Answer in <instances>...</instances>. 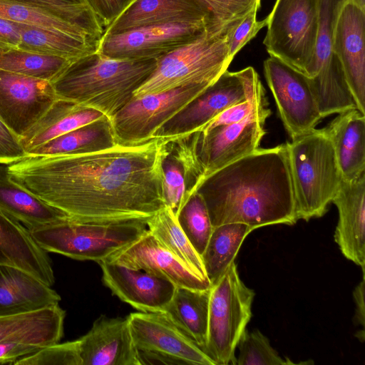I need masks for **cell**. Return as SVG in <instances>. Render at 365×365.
<instances>
[{"label": "cell", "mask_w": 365, "mask_h": 365, "mask_svg": "<svg viewBox=\"0 0 365 365\" xmlns=\"http://www.w3.org/2000/svg\"><path fill=\"white\" fill-rule=\"evenodd\" d=\"M0 265L21 269L51 287V259L20 222L0 212Z\"/></svg>", "instance_id": "cell-21"}, {"label": "cell", "mask_w": 365, "mask_h": 365, "mask_svg": "<svg viewBox=\"0 0 365 365\" xmlns=\"http://www.w3.org/2000/svg\"><path fill=\"white\" fill-rule=\"evenodd\" d=\"M266 19L267 53L307 76L314 60L319 1L276 0Z\"/></svg>", "instance_id": "cell-9"}, {"label": "cell", "mask_w": 365, "mask_h": 365, "mask_svg": "<svg viewBox=\"0 0 365 365\" xmlns=\"http://www.w3.org/2000/svg\"><path fill=\"white\" fill-rule=\"evenodd\" d=\"M157 61L116 59L96 51L72 60L51 83L58 98L96 109L110 118L133 99Z\"/></svg>", "instance_id": "cell-3"}, {"label": "cell", "mask_w": 365, "mask_h": 365, "mask_svg": "<svg viewBox=\"0 0 365 365\" xmlns=\"http://www.w3.org/2000/svg\"><path fill=\"white\" fill-rule=\"evenodd\" d=\"M81 1H84L83 0H81Z\"/></svg>", "instance_id": "cell-50"}, {"label": "cell", "mask_w": 365, "mask_h": 365, "mask_svg": "<svg viewBox=\"0 0 365 365\" xmlns=\"http://www.w3.org/2000/svg\"><path fill=\"white\" fill-rule=\"evenodd\" d=\"M365 9L346 0L339 14L332 40L357 109L365 113Z\"/></svg>", "instance_id": "cell-16"}, {"label": "cell", "mask_w": 365, "mask_h": 365, "mask_svg": "<svg viewBox=\"0 0 365 365\" xmlns=\"http://www.w3.org/2000/svg\"><path fill=\"white\" fill-rule=\"evenodd\" d=\"M235 365H284L294 364L283 359L271 346L269 339L258 329L245 330L237 346Z\"/></svg>", "instance_id": "cell-38"}, {"label": "cell", "mask_w": 365, "mask_h": 365, "mask_svg": "<svg viewBox=\"0 0 365 365\" xmlns=\"http://www.w3.org/2000/svg\"><path fill=\"white\" fill-rule=\"evenodd\" d=\"M324 129L343 180L351 181L365 173V113L357 108L338 113Z\"/></svg>", "instance_id": "cell-24"}, {"label": "cell", "mask_w": 365, "mask_h": 365, "mask_svg": "<svg viewBox=\"0 0 365 365\" xmlns=\"http://www.w3.org/2000/svg\"><path fill=\"white\" fill-rule=\"evenodd\" d=\"M261 3L257 4L237 24L226 32L229 54L232 59L250 41L267 25V19L257 21V14Z\"/></svg>", "instance_id": "cell-43"}, {"label": "cell", "mask_w": 365, "mask_h": 365, "mask_svg": "<svg viewBox=\"0 0 365 365\" xmlns=\"http://www.w3.org/2000/svg\"><path fill=\"white\" fill-rule=\"evenodd\" d=\"M362 267V279L355 287L353 292V297L356 304V311L354 321L356 324L361 325L364 328L365 322V305H364V288H365V272Z\"/></svg>", "instance_id": "cell-47"}, {"label": "cell", "mask_w": 365, "mask_h": 365, "mask_svg": "<svg viewBox=\"0 0 365 365\" xmlns=\"http://www.w3.org/2000/svg\"><path fill=\"white\" fill-rule=\"evenodd\" d=\"M176 140H177V139H176ZM171 145H172V143H171ZM171 145H170V148H171ZM171 150H172V148H171ZM173 153H174L173 152ZM174 155H175V154H174ZM175 156H176V155H175ZM178 160H179V159H178ZM180 163H181V162H180ZM181 164H182V163H181ZM182 167H183V166H182ZM183 169H184V168H183ZM184 172H185V171H184ZM185 178H186V180H187V181H188L189 182H192V183H193V184L195 185V186H196V187H197L196 183H195L193 180L188 179L186 176H185ZM196 187H195V188H196Z\"/></svg>", "instance_id": "cell-49"}, {"label": "cell", "mask_w": 365, "mask_h": 365, "mask_svg": "<svg viewBox=\"0 0 365 365\" xmlns=\"http://www.w3.org/2000/svg\"><path fill=\"white\" fill-rule=\"evenodd\" d=\"M61 296L27 272L0 265V317L37 311L58 304Z\"/></svg>", "instance_id": "cell-23"}, {"label": "cell", "mask_w": 365, "mask_h": 365, "mask_svg": "<svg viewBox=\"0 0 365 365\" xmlns=\"http://www.w3.org/2000/svg\"><path fill=\"white\" fill-rule=\"evenodd\" d=\"M351 1L356 4H358L359 6H361L363 9H365V0H348Z\"/></svg>", "instance_id": "cell-48"}, {"label": "cell", "mask_w": 365, "mask_h": 365, "mask_svg": "<svg viewBox=\"0 0 365 365\" xmlns=\"http://www.w3.org/2000/svg\"><path fill=\"white\" fill-rule=\"evenodd\" d=\"M263 66L267 85L290 138L315 128L322 118L307 76L274 56L267 58Z\"/></svg>", "instance_id": "cell-13"}, {"label": "cell", "mask_w": 365, "mask_h": 365, "mask_svg": "<svg viewBox=\"0 0 365 365\" xmlns=\"http://www.w3.org/2000/svg\"><path fill=\"white\" fill-rule=\"evenodd\" d=\"M255 296L241 280L235 261L212 284L205 351L216 365H235V349L252 317Z\"/></svg>", "instance_id": "cell-8"}, {"label": "cell", "mask_w": 365, "mask_h": 365, "mask_svg": "<svg viewBox=\"0 0 365 365\" xmlns=\"http://www.w3.org/2000/svg\"><path fill=\"white\" fill-rule=\"evenodd\" d=\"M102 282L121 301L142 312H163L176 286L143 269L101 261Z\"/></svg>", "instance_id": "cell-17"}, {"label": "cell", "mask_w": 365, "mask_h": 365, "mask_svg": "<svg viewBox=\"0 0 365 365\" xmlns=\"http://www.w3.org/2000/svg\"><path fill=\"white\" fill-rule=\"evenodd\" d=\"M331 202L339 212L335 242L347 259L365 267V173L351 181L342 180Z\"/></svg>", "instance_id": "cell-20"}, {"label": "cell", "mask_w": 365, "mask_h": 365, "mask_svg": "<svg viewBox=\"0 0 365 365\" xmlns=\"http://www.w3.org/2000/svg\"><path fill=\"white\" fill-rule=\"evenodd\" d=\"M189 241L201 256L213 230L209 212L202 195L196 192L176 216Z\"/></svg>", "instance_id": "cell-35"}, {"label": "cell", "mask_w": 365, "mask_h": 365, "mask_svg": "<svg viewBox=\"0 0 365 365\" xmlns=\"http://www.w3.org/2000/svg\"><path fill=\"white\" fill-rule=\"evenodd\" d=\"M286 146L297 221L322 217L343 180L331 140L324 128H313Z\"/></svg>", "instance_id": "cell-4"}, {"label": "cell", "mask_w": 365, "mask_h": 365, "mask_svg": "<svg viewBox=\"0 0 365 365\" xmlns=\"http://www.w3.org/2000/svg\"><path fill=\"white\" fill-rule=\"evenodd\" d=\"M48 9L74 22L101 38L104 29L88 5L81 0H20Z\"/></svg>", "instance_id": "cell-39"}, {"label": "cell", "mask_w": 365, "mask_h": 365, "mask_svg": "<svg viewBox=\"0 0 365 365\" xmlns=\"http://www.w3.org/2000/svg\"><path fill=\"white\" fill-rule=\"evenodd\" d=\"M207 32L210 31L205 21L146 26L118 34H103L98 51L116 59H158Z\"/></svg>", "instance_id": "cell-11"}, {"label": "cell", "mask_w": 365, "mask_h": 365, "mask_svg": "<svg viewBox=\"0 0 365 365\" xmlns=\"http://www.w3.org/2000/svg\"><path fill=\"white\" fill-rule=\"evenodd\" d=\"M20 42L18 24L0 18V52L19 50Z\"/></svg>", "instance_id": "cell-46"}, {"label": "cell", "mask_w": 365, "mask_h": 365, "mask_svg": "<svg viewBox=\"0 0 365 365\" xmlns=\"http://www.w3.org/2000/svg\"><path fill=\"white\" fill-rule=\"evenodd\" d=\"M163 171L166 206L177 216L185 204V177L182 164L170 150L163 162Z\"/></svg>", "instance_id": "cell-42"}, {"label": "cell", "mask_w": 365, "mask_h": 365, "mask_svg": "<svg viewBox=\"0 0 365 365\" xmlns=\"http://www.w3.org/2000/svg\"><path fill=\"white\" fill-rule=\"evenodd\" d=\"M193 21H205L210 29L207 14L197 0H133L104 29L103 34L151 25Z\"/></svg>", "instance_id": "cell-22"}, {"label": "cell", "mask_w": 365, "mask_h": 365, "mask_svg": "<svg viewBox=\"0 0 365 365\" xmlns=\"http://www.w3.org/2000/svg\"><path fill=\"white\" fill-rule=\"evenodd\" d=\"M105 116L96 109L57 98L19 140L28 154L38 146Z\"/></svg>", "instance_id": "cell-26"}, {"label": "cell", "mask_w": 365, "mask_h": 365, "mask_svg": "<svg viewBox=\"0 0 365 365\" xmlns=\"http://www.w3.org/2000/svg\"><path fill=\"white\" fill-rule=\"evenodd\" d=\"M65 317L66 311L58 304L28 313L0 317V341L14 333Z\"/></svg>", "instance_id": "cell-41"}, {"label": "cell", "mask_w": 365, "mask_h": 365, "mask_svg": "<svg viewBox=\"0 0 365 365\" xmlns=\"http://www.w3.org/2000/svg\"><path fill=\"white\" fill-rule=\"evenodd\" d=\"M210 296V289L194 290L176 287L171 300L163 312L205 351Z\"/></svg>", "instance_id": "cell-28"}, {"label": "cell", "mask_w": 365, "mask_h": 365, "mask_svg": "<svg viewBox=\"0 0 365 365\" xmlns=\"http://www.w3.org/2000/svg\"><path fill=\"white\" fill-rule=\"evenodd\" d=\"M72 60L23 50L0 52V69L52 81Z\"/></svg>", "instance_id": "cell-34"}, {"label": "cell", "mask_w": 365, "mask_h": 365, "mask_svg": "<svg viewBox=\"0 0 365 365\" xmlns=\"http://www.w3.org/2000/svg\"><path fill=\"white\" fill-rule=\"evenodd\" d=\"M257 71L248 66L236 72L225 71L199 96L168 121L155 137L182 138L199 131L226 108L247 101Z\"/></svg>", "instance_id": "cell-12"}, {"label": "cell", "mask_w": 365, "mask_h": 365, "mask_svg": "<svg viewBox=\"0 0 365 365\" xmlns=\"http://www.w3.org/2000/svg\"><path fill=\"white\" fill-rule=\"evenodd\" d=\"M232 61L226 33L207 32L158 58L154 71L135 90L133 98L187 85L210 86Z\"/></svg>", "instance_id": "cell-7"}, {"label": "cell", "mask_w": 365, "mask_h": 365, "mask_svg": "<svg viewBox=\"0 0 365 365\" xmlns=\"http://www.w3.org/2000/svg\"><path fill=\"white\" fill-rule=\"evenodd\" d=\"M64 319L22 330L0 341V364H14L22 357L59 342L63 336Z\"/></svg>", "instance_id": "cell-33"}, {"label": "cell", "mask_w": 365, "mask_h": 365, "mask_svg": "<svg viewBox=\"0 0 365 365\" xmlns=\"http://www.w3.org/2000/svg\"><path fill=\"white\" fill-rule=\"evenodd\" d=\"M14 365H82L78 341L56 343L18 359Z\"/></svg>", "instance_id": "cell-40"}, {"label": "cell", "mask_w": 365, "mask_h": 365, "mask_svg": "<svg viewBox=\"0 0 365 365\" xmlns=\"http://www.w3.org/2000/svg\"><path fill=\"white\" fill-rule=\"evenodd\" d=\"M267 106L264 90L252 112L242 120L179 138L180 153L199 178L197 187L212 173L259 148L266 134L265 121L271 115Z\"/></svg>", "instance_id": "cell-5"}, {"label": "cell", "mask_w": 365, "mask_h": 365, "mask_svg": "<svg viewBox=\"0 0 365 365\" xmlns=\"http://www.w3.org/2000/svg\"><path fill=\"white\" fill-rule=\"evenodd\" d=\"M147 228L163 246L195 274L208 279L201 256L189 241L178 224L175 213L169 207H164L149 218Z\"/></svg>", "instance_id": "cell-32"}, {"label": "cell", "mask_w": 365, "mask_h": 365, "mask_svg": "<svg viewBox=\"0 0 365 365\" xmlns=\"http://www.w3.org/2000/svg\"><path fill=\"white\" fill-rule=\"evenodd\" d=\"M110 118L105 116L61 135L28 152V155L82 154L117 144Z\"/></svg>", "instance_id": "cell-27"}, {"label": "cell", "mask_w": 365, "mask_h": 365, "mask_svg": "<svg viewBox=\"0 0 365 365\" xmlns=\"http://www.w3.org/2000/svg\"><path fill=\"white\" fill-rule=\"evenodd\" d=\"M106 261L143 269L170 281L177 287L205 290L212 287L208 279L195 274L163 246L148 229L136 241L114 254Z\"/></svg>", "instance_id": "cell-18"}, {"label": "cell", "mask_w": 365, "mask_h": 365, "mask_svg": "<svg viewBox=\"0 0 365 365\" xmlns=\"http://www.w3.org/2000/svg\"><path fill=\"white\" fill-rule=\"evenodd\" d=\"M207 14L213 34L226 33L261 0H197Z\"/></svg>", "instance_id": "cell-37"}, {"label": "cell", "mask_w": 365, "mask_h": 365, "mask_svg": "<svg viewBox=\"0 0 365 365\" xmlns=\"http://www.w3.org/2000/svg\"><path fill=\"white\" fill-rule=\"evenodd\" d=\"M78 341L82 365H140L126 317L101 314Z\"/></svg>", "instance_id": "cell-19"}, {"label": "cell", "mask_w": 365, "mask_h": 365, "mask_svg": "<svg viewBox=\"0 0 365 365\" xmlns=\"http://www.w3.org/2000/svg\"><path fill=\"white\" fill-rule=\"evenodd\" d=\"M147 229V220L78 222L68 219L29 231L47 252L98 263L136 241Z\"/></svg>", "instance_id": "cell-6"}, {"label": "cell", "mask_w": 365, "mask_h": 365, "mask_svg": "<svg viewBox=\"0 0 365 365\" xmlns=\"http://www.w3.org/2000/svg\"><path fill=\"white\" fill-rule=\"evenodd\" d=\"M254 229L244 223H227L213 228L201 255L206 275L215 283L235 261L246 237Z\"/></svg>", "instance_id": "cell-30"}, {"label": "cell", "mask_w": 365, "mask_h": 365, "mask_svg": "<svg viewBox=\"0 0 365 365\" xmlns=\"http://www.w3.org/2000/svg\"><path fill=\"white\" fill-rule=\"evenodd\" d=\"M57 98L51 81L0 69V119L19 138Z\"/></svg>", "instance_id": "cell-14"}, {"label": "cell", "mask_w": 365, "mask_h": 365, "mask_svg": "<svg viewBox=\"0 0 365 365\" xmlns=\"http://www.w3.org/2000/svg\"><path fill=\"white\" fill-rule=\"evenodd\" d=\"M319 26L315 48L314 60L308 77H312L316 71L332 57L333 34L337 19L346 0H318Z\"/></svg>", "instance_id": "cell-36"}, {"label": "cell", "mask_w": 365, "mask_h": 365, "mask_svg": "<svg viewBox=\"0 0 365 365\" xmlns=\"http://www.w3.org/2000/svg\"><path fill=\"white\" fill-rule=\"evenodd\" d=\"M208 86L187 85L133 98L110 118L117 143L133 145L155 137L168 121Z\"/></svg>", "instance_id": "cell-10"}, {"label": "cell", "mask_w": 365, "mask_h": 365, "mask_svg": "<svg viewBox=\"0 0 365 365\" xmlns=\"http://www.w3.org/2000/svg\"><path fill=\"white\" fill-rule=\"evenodd\" d=\"M0 18L79 39H101L79 24L68 21L48 9L20 0H0Z\"/></svg>", "instance_id": "cell-31"}, {"label": "cell", "mask_w": 365, "mask_h": 365, "mask_svg": "<svg viewBox=\"0 0 365 365\" xmlns=\"http://www.w3.org/2000/svg\"><path fill=\"white\" fill-rule=\"evenodd\" d=\"M172 137L82 154L27 155L11 179L78 222L148 220L166 206L163 162Z\"/></svg>", "instance_id": "cell-1"}, {"label": "cell", "mask_w": 365, "mask_h": 365, "mask_svg": "<svg viewBox=\"0 0 365 365\" xmlns=\"http://www.w3.org/2000/svg\"><path fill=\"white\" fill-rule=\"evenodd\" d=\"M214 227L244 223L254 230L297 222L286 143L258 148L205 178L197 191Z\"/></svg>", "instance_id": "cell-2"}, {"label": "cell", "mask_w": 365, "mask_h": 365, "mask_svg": "<svg viewBox=\"0 0 365 365\" xmlns=\"http://www.w3.org/2000/svg\"><path fill=\"white\" fill-rule=\"evenodd\" d=\"M105 29L130 5L133 0H83Z\"/></svg>", "instance_id": "cell-44"}, {"label": "cell", "mask_w": 365, "mask_h": 365, "mask_svg": "<svg viewBox=\"0 0 365 365\" xmlns=\"http://www.w3.org/2000/svg\"><path fill=\"white\" fill-rule=\"evenodd\" d=\"M27 155L19 138L0 119V163L10 164Z\"/></svg>", "instance_id": "cell-45"}, {"label": "cell", "mask_w": 365, "mask_h": 365, "mask_svg": "<svg viewBox=\"0 0 365 365\" xmlns=\"http://www.w3.org/2000/svg\"><path fill=\"white\" fill-rule=\"evenodd\" d=\"M0 212L29 230L60 222L68 217L23 188L10 178L8 164L0 163Z\"/></svg>", "instance_id": "cell-25"}, {"label": "cell", "mask_w": 365, "mask_h": 365, "mask_svg": "<svg viewBox=\"0 0 365 365\" xmlns=\"http://www.w3.org/2000/svg\"><path fill=\"white\" fill-rule=\"evenodd\" d=\"M138 350L165 354L186 364L216 365L213 359L164 312L126 316Z\"/></svg>", "instance_id": "cell-15"}, {"label": "cell", "mask_w": 365, "mask_h": 365, "mask_svg": "<svg viewBox=\"0 0 365 365\" xmlns=\"http://www.w3.org/2000/svg\"><path fill=\"white\" fill-rule=\"evenodd\" d=\"M19 50L74 60L98 51L100 41L83 40L49 30L16 23Z\"/></svg>", "instance_id": "cell-29"}]
</instances>
